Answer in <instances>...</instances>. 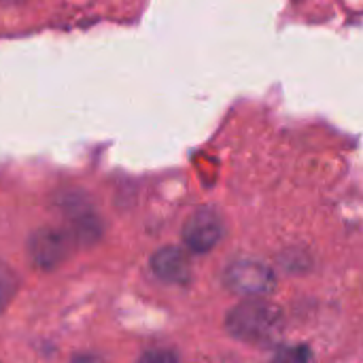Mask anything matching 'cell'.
<instances>
[{"label": "cell", "mask_w": 363, "mask_h": 363, "mask_svg": "<svg viewBox=\"0 0 363 363\" xmlns=\"http://www.w3.org/2000/svg\"><path fill=\"white\" fill-rule=\"evenodd\" d=\"M228 332L249 345H272L283 334V311L262 298H251L230 311Z\"/></svg>", "instance_id": "obj_1"}, {"label": "cell", "mask_w": 363, "mask_h": 363, "mask_svg": "<svg viewBox=\"0 0 363 363\" xmlns=\"http://www.w3.org/2000/svg\"><path fill=\"white\" fill-rule=\"evenodd\" d=\"M225 285L247 298H262L277 285L274 272L268 264L257 259H236L225 272Z\"/></svg>", "instance_id": "obj_2"}, {"label": "cell", "mask_w": 363, "mask_h": 363, "mask_svg": "<svg viewBox=\"0 0 363 363\" xmlns=\"http://www.w3.org/2000/svg\"><path fill=\"white\" fill-rule=\"evenodd\" d=\"M72 236L64 230H55V228H45L38 230L30 242V251L34 257V264L38 268L51 270L57 264H62L70 249H72Z\"/></svg>", "instance_id": "obj_3"}, {"label": "cell", "mask_w": 363, "mask_h": 363, "mask_svg": "<svg viewBox=\"0 0 363 363\" xmlns=\"http://www.w3.org/2000/svg\"><path fill=\"white\" fill-rule=\"evenodd\" d=\"M223 236V221L221 217L211 211V208H200L196 211L183 232V238L187 247L194 253H206L211 251Z\"/></svg>", "instance_id": "obj_4"}, {"label": "cell", "mask_w": 363, "mask_h": 363, "mask_svg": "<svg viewBox=\"0 0 363 363\" xmlns=\"http://www.w3.org/2000/svg\"><path fill=\"white\" fill-rule=\"evenodd\" d=\"M153 272L166 281V283H187L191 277V268H189V259L185 257V253L177 247H166L160 249L153 255L151 262Z\"/></svg>", "instance_id": "obj_5"}, {"label": "cell", "mask_w": 363, "mask_h": 363, "mask_svg": "<svg viewBox=\"0 0 363 363\" xmlns=\"http://www.w3.org/2000/svg\"><path fill=\"white\" fill-rule=\"evenodd\" d=\"M15 291H17V277L6 264L0 262V313L11 304Z\"/></svg>", "instance_id": "obj_6"}, {"label": "cell", "mask_w": 363, "mask_h": 363, "mask_svg": "<svg viewBox=\"0 0 363 363\" xmlns=\"http://www.w3.org/2000/svg\"><path fill=\"white\" fill-rule=\"evenodd\" d=\"M313 353L306 347H291V349H283L277 353V357L270 363H311Z\"/></svg>", "instance_id": "obj_7"}, {"label": "cell", "mask_w": 363, "mask_h": 363, "mask_svg": "<svg viewBox=\"0 0 363 363\" xmlns=\"http://www.w3.org/2000/svg\"><path fill=\"white\" fill-rule=\"evenodd\" d=\"M140 363H179L170 351H149Z\"/></svg>", "instance_id": "obj_8"}, {"label": "cell", "mask_w": 363, "mask_h": 363, "mask_svg": "<svg viewBox=\"0 0 363 363\" xmlns=\"http://www.w3.org/2000/svg\"><path fill=\"white\" fill-rule=\"evenodd\" d=\"M72 363H102L100 359H96V357H89V355H85V357H74Z\"/></svg>", "instance_id": "obj_9"}, {"label": "cell", "mask_w": 363, "mask_h": 363, "mask_svg": "<svg viewBox=\"0 0 363 363\" xmlns=\"http://www.w3.org/2000/svg\"><path fill=\"white\" fill-rule=\"evenodd\" d=\"M2 2H21V0H2Z\"/></svg>", "instance_id": "obj_10"}]
</instances>
